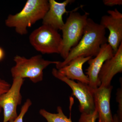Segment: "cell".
<instances>
[{
	"mask_svg": "<svg viewBox=\"0 0 122 122\" xmlns=\"http://www.w3.org/2000/svg\"><path fill=\"white\" fill-rule=\"evenodd\" d=\"M29 39L34 48L43 54H59L62 37L50 26L42 25L31 33Z\"/></svg>",
	"mask_w": 122,
	"mask_h": 122,
	"instance_id": "cell-5",
	"label": "cell"
},
{
	"mask_svg": "<svg viewBox=\"0 0 122 122\" xmlns=\"http://www.w3.org/2000/svg\"><path fill=\"white\" fill-rule=\"evenodd\" d=\"M112 86H100L94 90V102L95 110L98 114V122H113L110 107Z\"/></svg>",
	"mask_w": 122,
	"mask_h": 122,
	"instance_id": "cell-10",
	"label": "cell"
},
{
	"mask_svg": "<svg viewBox=\"0 0 122 122\" xmlns=\"http://www.w3.org/2000/svg\"><path fill=\"white\" fill-rule=\"evenodd\" d=\"M98 117V114L95 110L93 112L90 113H81L79 122H96Z\"/></svg>",
	"mask_w": 122,
	"mask_h": 122,
	"instance_id": "cell-16",
	"label": "cell"
},
{
	"mask_svg": "<svg viewBox=\"0 0 122 122\" xmlns=\"http://www.w3.org/2000/svg\"><path fill=\"white\" fill-rule=\"evenodd\" d=\"M39 113L47 122H73L71 118H68L65 115L60 106L57 107V113H50L45 109L40 110Z\"/></svg>",
	"mask_w": 122,
	"mask_h": 122,
	"instance_id": "cell-14",
	"label": "cell"
},
{
	"mask_svg": "<svg viewBox=\"0 0 122 122\" xmlns=\"http://www.w3.org/2000/svg\"><path fill=\"white\" fill-rule=\"evenodd\" d=\"M114 55L111 46L106 43L101 46L99 52L94 58H91L87 61L89 66L86 70V74L89 80V86L92 89L100 86L98 76L100 69L105 61L111 58Z\"/></svg>",
	"mask_w": 122,
	"mask_h": 122,
	"instance_id": "cell-9",
	"label": "cell"
},
{
	"mask_svg": "<svg viewBox=\"0 0 122 122\" xmlns=\"http://www.w3.org/2000/svg\"><path fill=\"white\" fill-rule=\"evenodd\" d=\"M74 1V0H66L58 2L55 0H49V10L42 20V25L50 26L56 30H61L65 24L62 18L63 15L71 12L67 11L66 8L68 4Z\"/></svg>",
	"mask_w": 122,
	"mask_h": 122,
	"instance_id": "cell-11",
	"label": "cell"
},
{
	"mask_svg": "<svg viewBox=\"0 0 122 122\" xmlns=\"http://www.w3.org/2000/svg\"><path fill=\"white\" fill-rule=\"evenodd\" d=\"M53 76L65 82L72 91V94L78 100L79 111L81 113H90L95 110L94 102L93 91L89 85L74 81L66 78L59 73L57 69L52 70Z\"/></svg>",
	"mask_w": 122,
	"mask_h": 122,
	"instance_id": "cell-6",
	"label": "cell"
},
{
	"mask_svg": "<svg viewBox=\"0 0 122 122\" xmlns=\"http://www.w3.org/2000/svg\"><path fill=\"white\" fill-rule=\"evenodd\" d=\"M118 88L116 93V100L118 103L117 114L119 122H122V86Z\"/></svg>",
	"mask_w": 122,
	"mask_h": 122,
	"instance_id": "cell-17",
	"label": "cell"
},
{
	"mask_svg": "<svg viewBox=\"0 0 122 122\" xmlns=\"http://www.w3.org/2000/svg\"><path fill=\"white\" fill-rule=\"evenodd\" d=\"M11 86L10 83L0 78V96L6 93L9 89ZM2 110V109L0 107V114Z\"/></svg>",
	"mask_w": 122,
	"mask_h": 122,
	"instance_id": "cell-18",
	"label": "cell"
},
{
	"mask_svg": "<svg viewBox=\"0 0 122 122\" xmlns=\"http://www.w3.org/2000/svg\"><path fill=\"white\" fill-rule=\"evenodd\" d=\"M14 61L15 65L11 70L13 78H29L34 83L41 81L43 79V71L51 64H56L59 61L45 60L41 55L33 56L29 58L17 55Z\"/></svg>",
	"mask_w": 122,
	"mask_h": 122,
	"instance_id": "cell-4",
	"label": "cell"
},
{
	"mask_svg": "<svg viewBox=\"0 0 122 122\" xmlns=\"http://www.w3.org/2000/svg\"><path fill=\"white\" fill-rule=\"evenodd\" d=\"M78 7L70 13L61 30L62 31V41L59 54L65 59L71 50L77 45L83 36L89 13L85 12L81 15L76 12Z\"/></svg>",
	"mask_w": 122,
	"mask_h": 122,
	"instance_id": "cell-3",
	"label": "cell"
},
{
	"mask_svg": "<svg viewBox=\"0 0 122 122\" xmlns=\"http://www.w3.org/2000/svg\"><path fill=\"white\" fill-rule=\"evenodd\" d=\"M32 105L31 100L29 99H28L22 106L20 114L13 121L11 122H24L23 119L24 116Z\"/></svg>",
	"mask_w": 122,
	"mask_h": 122,
	"instance_id": "cell-15",
	"label": "cell"
},
{
	"mask_svg": "<svg viewBox=\"0 0 122 122\" xmlns=\"http://www.w3.org/2000/svg\"><path fill=\"white\" fill-rule=\"evenodd\" d=\"M92 57L81 56L73 59L68 65L58 70L59 73L67 78L89 85V80L87 76L84 74L82 67L84 63Z\"/></svg>",
	"mask_w": 122,
	"mask_h": 122,
	"instance_id": "cell-13",
	"label": "cell"
},
{
	"mask_svg": "<svg viewBox=\"0 0 122 122\" xmlns=\"http://www.w3.org/2000/svg\"><path fill=\"white\" fill-rule=\"evenodd\" d=\"M106 29L100 24L88 18L84 33L80 41L71 50L68 56L62 62L56 64L57 69L65 66L77 57H95L100 51L101 46L107 43Z\"/></svg>",
	"mask_w": 122,
	"mask_h": 122,
	"instance_id": "cell-1",
	"label": "cell"
},
{
	"mask_svg": "<svg viewBox=\"0 0 122 122\" xmlns=\"http://www.w3.org/2000/svg\"><path fill=\"white\" fill-rule=\"evenodd\" d=\"M5 56V53L3 48L0 47V61H2Z\"/></svg>",
	"mask_w": 122,
	"mask_h": 122,
	"instance_id": "cell-20",
	"label": "cell"
},
{
	"mask_svg": "<svg viewBox=\"0 0 122 122\" xmlns=\"http://www.w3.org/2000/svg\"><path fill=\"white\" fill-rule=\"evenodd\" d=\"M103 2L105 5L110 7L122 5V0H103Z\"/></svg>",
	"mask_w": 122,
	"mask_h": 122,
	"instance_id": "cell-19",
	"label": "cell"
},
{
	"mask_svg": "<svg viewBox=\"0 0 122 122\" xmlns=\"http://www.w3.org/2000/svg\"><path fill=\"white\" fill-rule=\"evenodd\" d=\"M107 13L109 15L102 16L100 24L109 30L107 42L114 54L122 42V14L117 9Z\"/></svg>",
	"mask_w": 122,
	"mask_h": 122,
	"instance_id": "cell-8",
	"label": "cell"
},
{
	"mask_svg": "<svg viewBox=\"0 0 122 122\" xmlns=\"http://www.w3.org/2000/svg\"><path fill=\"white\" fill-rule=\"evenodd\" d=\"M113 122H119V120L116 114H115L113 116Z\"/></svg>",
	"mask_w": 122,
	"mask_h": 122,
	"instance_id": "cell-21",
	"label": "cell"
},
{
	"mask_svg": "<svg viewBox=\"0 0 122 122\" xmlns=\"http://www.w3.org/2000/svg\"><path fill=\"white\" fill-rule=\"evenodd\" d=\"M24 81L20 78H13L9 89L0 96V107L4 112L3 122H12L17 117V107L22 102L20 91Z\"/></svg>",
	"mask_w": 122,
	"mask_h": 122,
	"instance_id": "cell-7",
	"label": "cell"
},
{
	"mask_svg": "<svg viewBox=\"0 0 122 122\" xmlns=\"http://www.w3.org/2000/svg\"><path fill=\"white\" fill-rule=\"evenodd\" d=\"M122 72V42L116 52L110 59L105 61L98 75L100 86L107 87L111 85L116 75Z\"/></svg>",
	"mask_w": 122,
	"mask_h": 122,
	"instance_id": "cell-12",
	"label": "cell"
},
{
	"mask_svg": "<svg viewBox=\"0 0 122 122\" xmlns=\"http://www.w3.org/2000/svg\"><path fill=\"white\" fill-rule=\"evenodd\" d=\"M49 6L47 0H28L21 11L8 16L5 22V25L15 28L16 32L20 35H26L28 28L43 19Z\"/></svg>",
	"mask_w": 122,
	"mask_h": 122,
	"instance_id": "cell-2",
	"label": "cell"
}]
</instances>
